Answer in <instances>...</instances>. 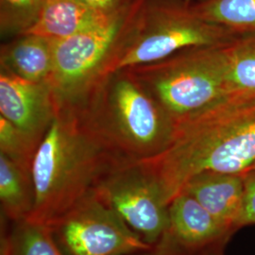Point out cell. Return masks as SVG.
<instances>
[{"mask_svg": "<svg viewBox=\"0 0 255 255\" xmlns=\"http://www.w3.org/2000/svg\"><path fill=\"white\" fill-rule=\"evenodd\" d=\"M1 214L10 223L29 219L35 206V188L31 171L0 153Z\"/></svg>", "mask_w": 255, "mask_h": 255, "instance_id": "obj_14", "label": "cell"}, {"mask_svg": "<svg viewBox=\"0 0 255 255\" xmlns=\"http://www.w3.org/2000/svg\"><path fill=\"white\" fill-rule=\"evenodd\" d=\"M248 172H249V173L255 174V164H254V165H253V166H252V167L247 171L246 173H248Z\"/></svg>", "mask_w": 255, "mask_h": 255, "instance_id": "obj_24", "label": "cell"}, {"mask_svg": "<svg viewBox=\"0 0 255 255\" xmlns=\"http://www.w3.org/2000/svg\"><path fill=\"white\" fill-rule=\"evenodd\" d=\"M46 0H0L2 37L24 34L36 22Z\"/></svg>", "mask_w": 255, "mask_h": 255, "instance_id": "obj_18", "label": "cell"}, {"mask_svg": "<svg viewBox=\"0 0 255 255\" xmlns=\"http://www.w3.org/2000/svg\"><path fill=\"white\" fill-rule=\"evenodd\" d=\"M77 111L93 132L127 162H144L162 154L177 127L128 69L107 75Z\"/></svg>", "mask_w": 255, "mask_h": 255, "instance_id": "obj_3", "label": "cell"}, {"mask_svg": "<svg viewBox=\"0 0 255 255\" xmlns=\"http://www.w3.org/2000/svg\"><path fill=\"white\" fill-rule=\"evenodd\" d=\"M118 17L93 9L80 0H46L36 22L24 34L60 40L104 27Z\"/></svg>", "mask_w": 255, "mask_h": 255, "instance_id": "obj_12", "label": "cell"}, {"mask_svg": "<svg viewBox=\"0 0 255 255\" xmlns=\"http://www.w3.org/2000/svg\"><path fill=\"white\" fill-rule=\"evenodd\" d=\"M64 255H128L145 243L92 190L47 224Z\"/></svg>", "mask_w": 255, "mask_h": 255, "instance_id": "obj_7", "label": "cell"}, {"mask_svg": "<svg viewBox=\"0 0 255 255\" xmlns=\"http://www.w3.org/2000/svg\"><path fill=\"white\" fill-rule=\"evenodd\" d=\"M191 252L185 250L181 246L174 237L168 233L161 238L159 242L150 249L146 251H140L128 255H190Z\"/></svg>", "mask_w": 255, "mask_h": 255, "instance_id": "obj_21", "label": "cell"}, {"mask_svg": "<svg viewBox=\"0 0 255 255\" xmlns=\"http://www.w3.org/2000/svg\"><path fill=\"white\" fill-rule=\"evenodd\" d=\"M57 109L48 81L29 82L0 69V116L39 143Z\"/></svg>", "mask_w": 255, "mask_h": 255, "instance_id": "obj_9", "label": "cell"}, {"mask_svg": "<svg viewBox=\"0 0 255 255\" xmlns=\"http://www.w3.org/2000/svg\"><path fill=\"white\" fill-rule=\"evenodd\" d=\"M224 50L227 95L255 94V32L237 35Z\"/></svg>", "mask_w": 255, "mask_h": 255, "instance_id": "obj_15", "label": "cell"}, {"mask_svg": "<svg viewBox=\"0 0 255 255\" xmlns=\"http://www.w3.org/2000/svg\"><path fill=\"white\" fill-rule=\"evenodd\" d=\"M55 39L22 34L1 46L0 69L29 82H46L53 69Z\"/></svg>", "mask_w": 255, "mask_h": 255, "instance_id": "obj_13", "label": "cell"}, {"mask_svg": "<svg viewBox=\"0 0 255 255\" xmlns=\"http://www.w3.org/2000/svg\"><path fill=\"white\" fill-rule=\"evenodd\" d=\"M9 255H64L47 224L27 219L11 223L8 230Z\"/></svg>", "mask_w": 255, "mask_h": 255, "instance_id": "obj_17", "label": "cell"}, {"mask_svg": "<svg viewBox=\"0 0 255 255\" xmlns=\"http://www.w3.org/2000/svg\"><path fill=\"white\" fill-rule=\"evenodd\" d=\"M229 240H222L211 246L193 252L190 255H225V248Z\"/></svg>", "mask_w": 255, "mask_h": 255, "instance_id": "obj_23", "label": "cell"}, {"mask_svg": "<svg viewBox=\"0 0 255 255\" xmlns=\"http://www.w3.org/2000/svg\"><path fill=\"white\" fill-rule=\"evenodd\" d=\"M124 162L78 111L57 112L31 164L35 206L29 219L49 224Z\"/></svg>", "mask_w": 255, "mask_h": 255, "instance_id": "obj_2", "label": "cell"}, {"mask_svg": "<svg viewBox=\"0 0 255 255\" xmlns=\"http://www.w3.org/2000/svg\"><path fill=\"white\" fill-rule=\"evenodd\" d=\"M93 9L112 16L118 17L126 13L133 6L136 0H80Z\"/></svg>", "mask_w": 255, "mask_h": 255, "instance_id": "obj_22", "label": "cell"}, {"mask_svg": "<svg viewBox=\"0 0 255 255\" xmlns=\"http://www.w3.org/2000/svg\"><path fill=\"white\" fill-rule=\"evenodd\" d=\"M225 45L189 47L127 69L178 124L227 96Z\"/></svg>", "mask_w": 255, "mask_h": 255, "instance_id": "obj_5", "label": "cell"}, {"mask_svg": "<svg viewBox=\"0 0 255 255\" xmlns=\"http://www.w3.org/2000/svg\"><path fill=\"white\" fill-rule=\"evenodd\" d=\"M186 1H189L191 3H198V2H201V1H204V0H186Z\"/></svg>", "mask_w": 255, "mask_h": 255, "instance_id": "obj_25", "label": "cell"}, {"mask_svg": "<svg viewBox=\"0 0 255 255\" xmlns=\"http://www.w3.org/2000/svg\"><path fill=\"white\" fill-rule=\"evenodd\" d=\"M245 189V174L203 171L190 178L182 191L195 198L220 223L236 233Z\"/></svg>", "mask_w": 255, "mask_h": 255, "instance_id": "obj_11", "label": "cell"}, {"mask_svg": "<svg viewBox=\"0 0 255 255\" xmlns=\"http://www.w3.org/2000/svg\"><path fill=\"white\" fill-rule=\"evenodd\" d=\"M93 190L146 244L153 246L167 233L168 205L143 162L117 165Z\"/></svg>", "mask_w": 255, "mask_h": 255, "instance_id": "obj_8", "label": "cell"}, {"mask_svg": "<svg viewBox=\"0 0 255 255\" xmlns=\"http://www.w3.org/2000/svg\"><path fill=\"white\" fill-rule=\"evenodd\" d=\"M143 163L167 205L196 174L246 173L255 163V94H230L180 121L168 148Z\"/></svg>", "mask_w": 255, "mask_h": 255, "instance_id": "obj_1", "label": "cell"}, {"mask_svg": "<svg viewBox=\"0 0 255 255\" xmlns=\"http://www.w3.org/2000/svg\"><path fill=\"white\" fill-rule=\"evenodd\" d=\"M40 143L0 116V153L21 167L31 171Z\"/></svg>", "mask_w": 255, "mask_h": 255, "instance_id": "obj_19", "label": "cell"}, {"mask_svg": "<svg viewBox=\"0 0 255 255\" xmlns=\"http://www.w3.org/2000/svg\"><path fill=\"white\" fill-rule=\"evenodd\" d=\"M246 189L243 206L236 223V230L255 225V175L245 173Z\"/></svg>", "mask_w": 255, "mask_h": 255, "instance_id": "obj_20", "label": "cell"}, {"mask_svg": "<svg viewBox=\"0 0 255 255\" xmlns=\"http://www.w3.org/2000/svg\"><path fill=\"white\" fill-rule=\"evenodd\" d=\"M168 220V233L191 253L230 240L235 234L186 192H180L169 202Z\"/></svg>", "mask_w": 255, "mask_h": 255, "instance_id": "obj_10", "label": "cell"}, {"mask_svg": "<svg viewBox=\"0 0 255 255\" xmlns=\"http://www.w3.org/2000/svg\"><path fill=\"white\" fill-rule=\"evenodd\" d=\"M237 36L201 17L189 1L136 0L127 40L111 73L156 63L189 47L228 44Z\"/></svg>", "mask_w": 255, "mask_h": 255, "instance_id": "obj_4", "label": "cell"}, {"mask_svg": "<svg viewBox=\"0 0 255 255\" xmlns=\"http://www.w3.org/2000/svg\"><path fill=\"white\" fill-rule=\"evenodd\" d=\"M193 4L201 17L237 35L255 32V0H204Z\"/></svg>", "mask_w": 255, "mask_h": 255, "instance_id": "obj_16", "label": "cell"}, {"mask_svg": "<svg viewBox=\"0 0 255 255\" xmlns=\"http://www.w3.org/2000/svg\"><path fill=\"white\" fill-rule=\"evenodd\" d=\"M129 10L104 27L55 41L53 69L48 82L57 112L80 109L112 72L127 40Z\"/></svg>", "mask_w": 255, "mask_h": 255, "instance_id": "obj_6", "label": "cell"}]
</instances>
